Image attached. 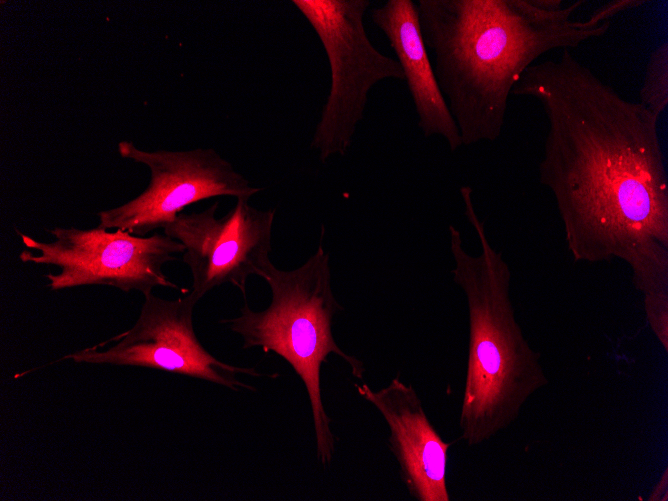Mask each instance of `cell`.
Wrapping results in <instances>:
<instances>
[{"mask_svg":"<svg viewBox=\"0 0 668 501\" xmlns=\"http://www.w3.org/2000/svg\"><path fill=\"white\" fill-rule=\"evenodd\" d=\"M197 303L190 294L176 299L146 294L131 328L98 345L66 355L63 360L145 367L209 381L235 391H253L254 387L241 381L239 375L261 377L262 373L220 361L201 344L193 325Z\"/></svg>","mask_w":668,"mask_h":501,"instance_id":"52a82bcc","label":"cell"},{"mask_svg":"<svg viewBox=\"0 0 668 501\" xmlns=\"http://www.w3.org/2000/svg\"><path fill=\"white\" fill-rule=\"evenodd\" d=\"M649 501H668V469L664 470L663 475L655 485L650 494Z\"/></svg>","mask_w":668,"mask_h":501,"instance_id":"4fadbf2b","label":"cell"},{"mask_svg":"<svg viewBox=\"0 0 668 501\" xmlns=\"http://www.w3.org/2000/svg\"><path fill=\"white\" fill-rule=\"evenodd\" d=\"M373 23L384 33L404 73L425 137L441 136L452 152L462 145L457 124L439 88L412 0H387L371 12Z\"/></svg>","mask_w":668,"mask_h":501,"instance_id":"8fae6325","label":"cell"},{"mask_svg":"<svg viewBox=\"0 0 668 501\" xmlns=\"http://www.w3.org/2000/svg\"><path fill=\"white\" fill-rule=\"evenodd\" d=\"M640 103L658 118L668 106V43L659 44L650 54L642 86Z\"/></svg>","mask_w":668,"mask_h":501,"instance_id":"7c38bea8","label":"cell"},{"mask_svg":"<svg viewBox=\"0 0 668 501\" xmlns=\"http://www.w3.org/2000/svg\"><path fill=\"white\" fill-rule=\"evenodd\" d=\"M472 193L469 186L460 188L480 253H468L460 231L449 226L453 280L465 295L469 319L459 416L460 437L468 446L480 445L512 425L528 399L549 384L539 353L529 345L515 318L510 267L491 246Z\"/></svg>","mask_w":668,"mask_h":501,"instance_id":"3957f363","label":"cell"},{"mask_svg":"<svg viewBox=\"0 0 668 501\" xmlns=\"http://www.w3.org/2000/svg\"><path fill=\"white\" fill-rule=\"evenodd\" d=\"M316 32L328 58L331 85L311 147L326 162L345 155L364 116L368 93L385 79L404 80L397 61L369 40L363 18L369 0H292Z\"/></svg>","mask_w":668,"mask_h":501,"instance_id":"5b68a950","label":"cell"},{"mask_svg":"<svg viewBox=\"0 0 668 501\" xmlns=\"http://www.w3.org/2000/svg\"><path fill=\"white\" fill-rule=\"evenodd\" d=\"M512 94L541 106L539 180L575 262L624 261L645 297L668 294V178L658 117L624 98L570 49L530 65Z\"/></svg>","mask_w":668,"mask_h":501,"instance_id":"6da1fadb","label":"cell"},{"mask_svg":"<svg viewBox=\"0 0 668 501\" xmlns=\"http://www.w3.org/2000/svg\"><path fill=\"white\" fill-rule=\"evenodd\" d=\"M117 150L122 158L145 165L150 180L135 198L97 213L98 226L107 230L146 236L198 201L217 196L249 200L261 191L212 148L145 151L123 140Z\"/></svg>","mask_w":668,"mask_h":501,"instance_id":"ba28073f","label":"cell"},{"mask_svg":"<svg viewBox=\"0 0 668 501\" xmlns=\"http://www.w3.org/2000/svg\"><path fill=\"white\" fill-rule=\"evenodd\" d=\"M26 247L19 254L24 263L52 265L57 273L46 274L51 291L104 285L143 295L156 287L179 289L163 272V266L183 253V245L166 235L137 236L125 230L102 227L78 229L54 227V237L43 242L17 230Z\"/></svg>","mask_w":668,"mask_h":501,"instance_id":"8992f818","label":"cell"},{"mask_svg":"<svg viewBox=\"0 0 668 501\" xmlns=\"http://www.w3.org/2000/svg\"><path fill=\"white\" fill-rule=\"evenodd\" d=\"M358 394L383 416L388 445L407 492L417 501H449L446 470L448 450L430 423L414 387L398 377L379 390L355 385Z\"/></svg>","mask_w":668,"mask_h":501,"instance_id":"30bf717a","label":"cell"},{"mask_svg":"<svg viewBox=\"0 0 668 501\" xmlns=\"http://www.w3.org/2000/svg\"><path fill=\"white\" fill-rule=\"evenodd\" d=\"M260 277L271 291L268 307L254 311L246 302L238 316L221 322L241 337L243 348L273 352L298 375L309 400L316 456L327 467L334 457L336 438L322 400L321 367L334 354L345 361L354 377L362 379L365 373L363 362L344 352L333 336L334 318L343 307L332 290L329 254L320 242L301 266L280 270L270 263Z\"/></svg>","mask_w":668,"mask_h":501,"instance_id":"277c9868","label":"cell"},{"mask_svg":"<svg viewBox=\"0 0 668 501\" xmlns=\"http://www.w3.org/2000/svg\"><path fill=\"white\" fill-rule=\"evenodd\" d=\"M237 199L222 218L218 202L198 213H180L163 233L180 242L182 261L192 275L189 293L198 302L212 289L231 284L246 298L248 278L261 276L272 263L274 210H260Z\"/></svg>","mask_w":668,"mask_h":501,"instance_id":"9c48e42d","label":"cell"},{"mask_svg":"<svg viewBox=\"0 0 668 501\" xmlns=\"http://www.w3.org/2000/svg\"><path fill=\"white\" fill-rule=\"evenodd\" d=\"M536 0H418L419 23L434 73L463 146L497 140L508 100L524 71L543 54L604 36L629 0L602 5L585 20Z\"/></svg>","mask_w":668,"mask_h":501,"instance_id":"7a4b0ae2","label":"cell"}]
</instances>
